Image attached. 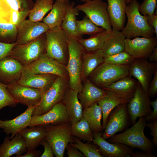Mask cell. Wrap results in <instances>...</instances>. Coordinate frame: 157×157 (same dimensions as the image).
<instances>
[{
    "instance_id": "cell-39",
    "label": "cell",
    "mask_w": 157,
    "mask_h": 157,
    "mask_svg": "<svg viewBox=\"0 0 157 157\" xmlns=\"http://www.w3.org/2000/svg\"><path fill=\"white\" fill-rule=\"evenodd\" d=\"M17 27L11 24L0 23V42L12 44L15 43Z\"/></svg>"
},
{
    "instance_id": "cell-32",
    "label": "cell",
    "mask_w": 157,
    "mask_h": 157,
    "mask_svg": "<svg viewBox=\"0 0 157 157\" xmlns=\"http://www.w3.org/2000/svg\"><path fill=\"white\" fill-rule=\"evenodd\" d=\"M75 5L74 2L68 4L65 15L60 26L70 38L77 39L82 37L78 32L76 24V16L79 11Z\"/></svg>"
},
{
    "instance_id": "cell-29",
    "label": "cell",
    "mask_w": 157,
    "mask_h": 157,
    "mask_svg": "<svg viewBox=\"0 0 157 157\" xmlns=\"http://www.w3.org/2000/svg\"><path fill=\"white\" fill-rule=\"evenodd\" d=\"M104 61V58L101 49L88 53L85 52L82 56L81 75L82 82L88 79L90 74Z\"/></svg>"
},
{
    "instance_id": "cell-50",
    "label": "cell",
    "mask_w": 157,
    "mask_h": 157,
    "mask_svg": "<svg viewBox=\"0 0 157 157\" xmlns=\"http://www.w3.org/2000/svg\"><path fill=\"white\" fill-rule=\"evenodd\" d=\"M147 22L154 29L156 36L157 37V14H154L151 15H146Z\"/></svg>"
},
{
    "instance_id": "cell-12",
    "label": "cell",
    "mask_w": 157,
    "mask_h": 157,
    "mask_svg": "<svg viewBox=\"0 0 157 157\" xmlns=\"http://www.w3.org/2000/svg\"><path fill=\"white\" fill-rule=\"evenodd\" d=\"M150 97L148 92L143 90L140 83L138 85L132 98L127 104V109L133 124L138 118L149 116L152 110Z\"/></svg>"
},
{
    "instance_id": "cell-41",
    "label": "cell",
    "mask_w": 157,
    "mask_h": 157,
    "mask_svg": "<svg viewBox=\"0 0 157 157\" xmlns=\"http://www.w3.org/2000/svg\"><path fill=\"white\" fill-rule=\"evenodd\" d=\"M135 58L124 50L104 58V62L117 65L130 64Z\"/></svg>"
},
{
    "instance_id": "cell-45",
    "label": "cell",
    "mask_w": 157,
    "mask_h": 157,
    "mask_svg": "<svg viewBox=\"0 0 157 157\" xmlns=\"http://www.w3.org/2000/svg\"><path fill=\"white\" fill-rule=\"evenodd\" d=\"M148 93L149 97H155L157 94V69L150 83Z\"/></svg>"
},
{
    "instance_id": "cell-8",
    "label": "cell",
    "mask_w": 157,
    "mask_h": 157,
    "mask_svg": "<svg viewBox=\"0 0 157 157\" xmlns=\"http://www.w3.org/2000/svg\"><path fill=\"white\" fill-rule=\"evenodd\" d=\"M68 83L69 80L58 76L43 94L40 102L33 110L32 116L43 114L55 105L62 102L65 92L69 87Z\"/></svg>"
},
{
    "instance_id": "cell-23",
    "label": "cell",
    "mask_w": 157,
    "mask_h": 157,
    "mask_svg": "<svg viewBox=\"0 0 157 157\" xmlns=\"http://www.w3.org/2000/svg\"><path fill=\"white\" fill-rule=\"evenodd\" d=\"M78 91L68 87L62 101L65 107L71 124L78 122L83 117V108L78 98Z\"/></svg>"
},
{
    "instance_id": "cell-40",
    "label": "cell",
    "mask_w": 157,
    "mask_h": 157,
    "mask_svg": "<svg viewBox=\"0 0 157 157\" xmlns=\"http://www.w3.org/2000/svg\"><path fill=\"white\" fill-rule=\"evenodd\" d=\"M73 138L74 142L69 144L77 148L85 157H103L99 153L96 145L83 143L73 136Z\"/></svg>"
},
{
    "instance_id": "cell-6",
    "label": "cell",
    "mask_w": 157,
    "mask_h": 157,
    "mask_svg": "<svg viewBox=\"0 0 157 157\" xmlns=\"http://www.w3.org/2000/svg\"><path fill=\"white\" fill-rule=\"evenodd\" d=\"M46 46L45 33L28 43L17 44L8 56L16 59L24 66L27 65L37 60L45 53Z\"/></svg>"
},
{
    "instance_id": "cell-46",
    "label": "cell",
    "mask_w": 157,
    "mask_h": 157,
    "mask_svg": "<svg viewBox=\"0 0 157 157\" xmlns=\"http://www.w3.org/2000/svg\"><path fill=\"white\" fill-rule=\"evenodd\" d=\"M40 145H42L44 149V151L41 155L40 157H53L54 155L51 146L48 142L44 139L41 142Z\"/></svg>"
},
{
    "instance_id": "cell-11",
    "label": "cell",
    "mask_w": 157,
    "mask_h": 157,
    "mask_svg": "<svg viewBox=\"0 0 157 157\" xmlns=\"http://www.w3.org/2000/svg\"><path fill=\"white\" fill-rule=\"evenodd\" d=\"M127 104L117 106L109 114L104 132L101 134L102 137L104 139L110 138L117 132L122 131L128 126L130 116L127 109Z\"/></svg>"
},
{
    "instance_id": "cell-1",
    "label": "cell",
    "mask_w": 157,
    "mask_h": 157,
    "mask_svg": "<svg viewBox=\"0 0 157 157\" xmlns=\"http://www.w3.org/2000/svg\"><path fill=\"white\" fill-rule=\"evenodd\" d=\"M140 4L136 0H132L127 5L126 14V25L121 31L126 38L133 39L139 36L150 38L155 34L153 28L148 23L146 15L139 11Z\"/></svg>"
},
{
    "instance_id": "cell-47",
    "label": "cell",
    "mask_w": 157,
    "mask_h": 157,
    "mask_svg": "<svg viewBox=\"0 0 157 157\" xmlns=\"http://www.w3.org/2000/svg\"><path fill=\"white\" fill-rule=\"evenodd\" d=\"M66 149L67 154L68 157H85L84 154L77 148L69 143Z\"/></svg>"
},
{
    "instance_id": "cell-15",
    "label": "cell",
    "mask_w": 157,
    "mask_h": 157,
    "mask_svg": "<svg viewBox=\"0 0 157 157\" xmlns=\"http://www.w3.org/2000/svg\"><path fill=\"white\" fill-rule=\"evenodd\" d=\"M125 50L135 59H147L157 45V37H137L133 39L126 38Z\"/></svg>"
},
{
    "instance_id": "cell-17",
    "label": "cell",
    "mask_w": 157,
    "mask_h": 157,
    "mask_svg": "<svg viewBox=\"0 0 157 157\" xmlns=\"http://www.w3.org/2000/svg\"><path fill=\"white\" fill-rule=\"evenodd\" d=\"M69 122V119L65 107L61 102L43 114L32 116L29 126L55 125Z\"/></svg>"
},
{
    "instance_id": "cell-18",
    "label": "cell",
    "mask_w": 157,
    "mask_h": 157,
    "mask_svg": "<svg viewBox=\"0 0 157 157\" xmlns=\"http://www.w3.org/2000/svg\"><path fill=\"white\" fill-rule=\"evenodd\" d=\"M93 143L97 146L103 157H130L133 153L132 148L119 143H110L101 136V132H93Z\"/></svg>"
},
{
    "instance_id": "cell-35",
    "label": "cell",
    "mask_w": 157,
    "mask_h": 157,
    "mask_svg": "<svg viewBox=\"0 0 157 157\" xmlns=\"http://www.w3.org/2000/svg\"><path fill=\"white\" fill-rule=\"evenodd\" d=\"M83 117L88 123L93 132H101L103 130L101 120L102 117L101 109L96 103L83 108Z\"/></svg>"
},
{
    "instance_id": "cell-51",
    "label": "cell",
    "mask_w": 157,
    "mask_h": 157,
    "mask_svg": "<svg viewBox=\"0 0 157 157\" xmlns=\"http://www.w3.org/2000/svg\"><path fill=\"white\" fill-rule=\"evenodd\" d=\"M41 153L35 149L28 150L27 152L25 154L22 155L19 157H37L41 156Z\"/></svg>"
},
{
    "instance_id": "cell-44",
    "label": "cell",
    "mask_w": 157,
    "mask_h": 157,
    "mask_svg": "<svg viewBox=\"0 0 157 157\" xmlns=\"http://www.w3.org/2000/svg\"><path fill=\"white\" fill-rule=\"evenodd\" d=\"M16 43L7 44L0 42V60L8 56Z\"/></svg>"
},
{
    "instance_id": "cell-55",
    "label": "cell",
    "mask_w": 157,
    "mask_h": 157,
    "mask_svg": "<svg viewBox=\"0 0 157 157\" xmlns=\"http://www.w3.org/2000/svg\"><path fill=\"white\" fill-rule=\"evenodd\" d=\"M131 1L132 0H126V4L127 5L129 4Z\"/></svg>"
},
{
    "instance_id": "cell-48",
    "label": "cell",
    "mask_w": 157,
    "mask_h": 157,
    "mask_svg": "<svg viewBox=\"0 0 157 157\" xmlns=\"http://www.w3.org/2000/svg\"><path fill=\"white\" fill-rule=\"evenodd\" d=\"M147 126L150 129L151 135L153 137L152 141L155 147L157 145V121L149 122Z\"/></svg>"
},
{
    "instance_id": "cell-14",
    "label": "cell",
    "mask_w": 157,
    "mask_h": 157,
    "mask_svg": "<svg viewBox=\"0 0 157 157\" xmlns=\"http://www.w3.org/2000/svg\"><path fill=\"white\" fill-rule=\"evenodd\" d=\"M2 0L9 24L17 27L28 15L34 3L32 0Z\"/></svg>"
},
{
    "instance_id": "cell-3",
    "label": "cell",
    "mask_w": 157,
    "mask_h": 157,
    "mask_svg": "<svg viewBox=\"0 0 157 157\" xmlns=\"http://www.w3.org/2000/svg\"><path fill=\"white\" fill-rule=\"evenodd\" d=\"M45 34V55L66 66L69 57L68 43L70 37L60 26L49 29Z\"/></svg>"
},
{
    "instance_id": "cell-28",
    "label": "cell",
    "mask_w": 157,
    "mask_h": 157,
    "mask_svg": "<svg viewBox=\"0 0 157 157\" xmlns=\"http://www.w3.org/2000/svg\"><path fill=\"white\" fill-rule=\"evenodd\" d=\"M106 90L107 91L106 95L97 102L102 111L103 119L102 126L103 130L105 128L108 116L111 111L117 106L128 103L127 100L114 92Z\"/></svg>"
},
{
    "instance_id": "cell-33",
    "label": "cell",
    "mask_w": 157,
    "mask_h": 157,
    "mask_svg": "<svg viewBox=\"0 0 157 157\" xmlns=\"http://www.w3.org/2000/svg\"><path fill=\"white\" fill-rule=\"evenodd\" d=\"M69 4L56 0L49 13L43 19V22L49 29L60 26Z\"/></svg>"
},
{
    "instance_id": "cell-43",
    "label": "cell",
    "mask_w": 157,
    "mask_h": 157,
    "mask_svg": "<svg viewBox=\"0 0 157 157\" xmlns=\"http://www.w3.org/2000/svg\"><path fill=\"white\" fill-rule=\"evenodd\" d=\"M156 4L157 0H144L139 6V11L143 15H151L154 13Z\"/></svg>"
},
{
    "instance_id": "cell-22",
    "label": "cell",
    "mask_w": 157,
    "mask_h": 157,
    "mask_svg": "<svg viewBox=\"0 0 157 157\" xmlns=\"http://www.w3.org/2000/svg\"><path fill=\"white\" fill-rule=\"evenodd\" d=\"M35 106H29L23 113L13 119L9 120L0 119V128L7 135L11 134L10 139L13 138L24 129L29 126L32 113Z\"/></svg>"
},
{
    "instance_id": "cell-25",
    "label": "cell",
    "mask_w": 157,
    "mask_h": 157,
    "mask_svg": "<svg viewBox=\"0 0 157 157\" xmlns=\"http://www.w3.org/2000/svg\"><path fill=\"white\" fill-rule=\"evenodd\" d=\"M81 91L78 97L83 108L88 107L96 103L107 93L106 90L99 88L88 79L84 82Z\"/></svg>"
},
{
    "instance_id": "cell-4",
    "label": "cell",
    "mask_w": 157,
    "mask_h": 157,
    "mask_svg": "<svg viewBox=\"0 0 157 157\" xmlns=\"http://www.w3.org/2000/svg\"><path fill=\"white\" fill-rule=\"evenodd\" d=\"M130 64L117 65L104 62L90 75L88 79L97 87L103 89L129 75Z\"/></svg>"
},
{
    "instance_id": "cell-16",
    "label": "cell",
    "mask_w": 157,
    "mask_h": 157,
    "mask_svg": "<svg viewBox=\"0 0 157 157\" xmlns=\"http://www.w3.org/2000/svg\"><path fill=\"white\" fill-rule=\"evenodd\" d=\"M7 88L10 95L18 104L28 107L37 106L43 94L38 89L17 83L7 85Z\"/></svg>"
},
{
    "instance_id": "cell-42",
    "label": "cell",
    "mask_w": 157,
    "mask_h": 157,
    "mask_svg": "<svg viewBox=\"0 0 157 157\" xmlns=\"http://www.w3.org/2000/svg\"><path fill=\"white\" fill-rule=\"evenodd\" d=\"M7 87L0 82V110L7 106L15 107L18 104L10 95Z\"/></svg>"
},
{
    "instance_id": "cell-30",
    "label": "cell",
    "mask_w": 157,
    "mask_h": 157,
    "mask_svg": "<svg viewBox=\"0 0 157 157\" xmlns=\"http://www.w3.org/2000/svg\"><path fill=\"white\" fill-rule=\"evenodd\" d=\"M30 127L24 129L18 133L23 138L27 151L35 149L40 145L47 134L44 126Z\"/></svg>"
},
{
    "instance_id": "cell-10",
    "label": "cell",
    "mask_w": 157,
    "mask_h": 157,
    "mask_svg": "<svg viewBox=\"0 0 157 157\" xmlns=\"http://www.w3.org/2000/svg\"><path fill=\"white\" fill-rule=\"evenodd\" d=\"M23 69L35 74H51L69 80L66 66L57 60L47 56L45 53L38 59Z\"/></svg>"
},
{
    "instance_id": "cell-52",
    "label": "cell",
    "mask_w": 157,
    "mask_h": 157,
    "mask_svg": "<svg viewBox=\"0 0 157 157\" xmlns=\"http://www.w3.org/2000/svg\"><path fill=\"white\" fill-rule=\"evenodd\" d=\"M130 157H155V156L151 152L144 151L133 152L130 155Z\"/></svg>"
},
{
    "instance_id": "cell-19",
    "label": "cell",
    "mask_w": 157,
    "mask_h": 157,
    "mask_svg": "<svg viewBox=\"0 0 157 157\" xmlns=\"http://www.w3.org/2000/svg\"><path fill=\"white\" fill-rule=\"evenodd\" d=\"M49 29L44 22H34L25 19L17 27L16 43L26 44L36 39Z\"/></svg>"
},
{
    "instance_id": "cell-13",
    "label": "cell",
    "mask_w": 157,
    "mask_h": 157,
    "mask_svg": "<svg viewBox=\"0 0 157 157\" xmlns=\"http://www.w3.org/2000/svg\"><path fill=\"white\" fill-rule=\"evenodd\" d=\"M157 69L156 62H151L146 59H135L130 64L129 75L136 78L143 90L148 93L152 76Z\"/></svg>"
},
{
    "instance_id": "cell-24",
    "label": "cell",
    "mask_w": 157,
    "mask_h": 157,
    "mask_svg": "<svg viewBox=\"0 0 157 157\" xmlns=\"http://www.w3.org/2000/svg\"><path fill=\"white\" fill-rule=\"evenodd\" d=\"M126 0H107V11L112 30L121 31L126 19Z\"/></svg>"
},
{
    "instance_id": "cell-7",
    "label": "cell",
    "mask_w": 157,
    "mask_h": 157,
    "mask_svg": "<svg viewBox=\"0 0 157 157\" xmlns=\"http://www.w3.org/2000/svg\"><path fill=\"white\" fill-rule=\"evenodd\" d=\"M70 125L69 122L57 125L48 124L44 126L47 133L44 139L51 144L53 155L56 157H63L68 144L74 142Z\"/></svg>"
},
{
    "instance_id": "cell-56",
    "label": "cell",
    "mask_w": 157,
    "mask_h": 157,
    "mask_svg": "<svg viewBox=\"0 0 157 157\" xmlns=\"http://www.w3.org/2000/svg\"><path fill=\"white\" fill-rule=\"evenodd\" d=\"M80 1H81V2H83L84 3H85L88 1H89L90 0H80Z\"/></svg>"
},
{
    "instance_id": "cell-20",
    "label": "cell",
    "mask_w": 157,
    "mask_h": 157,
    "mask_svg": "<svg viewBox=\"0 0 157 157\" xmlns=\"http://www.w3.org/2000/svg\"><path fill=\"white\" fill-rule=\"evenodd\" d=\"M24 65L16 59L7 56L0 60V82L7 85L17 83Z\"/></svg>"
},
{
    "instance_id": "cell-34",
    "label": "cell",
    "mask_w": 157,
    "mask_h": 157,
    "mask_svg": "<svg viewBox=\"0 0 157 157\" xmlns=\"http://www.w3.org/2000/svg\"><path fill=\"white\" fill-rule=\"evenodd\" d=\"M112 30L103 31L91 35L87 39L80 37L76 39L85 51L88 52L95 51L102 49L107 38L111 35Z\"/></svg>"
},
{
    "instance_id": "cell-38",
    "label": "cell",
    "mask_w": 157,
    "mask_h": 157,
    "mask_svg": "<svg viewBox=\"0 0 157 157\" xmlns=\"http://www.w3.org/2000/svg\"><path fill=\"white\" fill-rule=\"evenodd\" d=\"M76 24L77 30L81 36L85 35H92L105 30L94 23L87 16L81 20H77Z\"/></svg>"
},
{
    "instance_id": "cell-9",
    "label": "cell",
    "mask_w": 157,
    "mask_h": 157,
    "mask_svg": "<svg viewBox=\"0 0 157 157\" xmlns=\"http://www.w3.org/2000/svg\"><path fill=\"white\" fill-rule=\"evenodd\" d=\"M108 4L103 0H91L76 7L98 26L108 31L112 30L107 11Z\"/></svg>"
},
{
    "instance_id": "cell-27",
    "label": "cell",
    "mask_w": 157,
    "mask_h": 157,
    "mask_svg": "<svg viewBox=\"0 0 157 157\" xmlns=\"http://www.w3.org/2000/svg\"><path fill=\"white\" fill-rule=\"evenodd\" d=\"M27 151L22 137L18 134L10 139L8 136L0 145V157H19Z\"/></svg>"
},
{
    "instance_id": "cell-2",
    "label": "cell",
    "mask_w": 157,
    "mask_h": 157,
    "mask_svg": "<svg viewBox=\"0 0 157 157\" xmlns=\"http://www.w3.org/2000/svg\"><path fill=\"white\" fill-rule=\"evenodd\" d=\"M146 122L145 117H139L138 122L131 127L122 133L113 135L109 138L108 142L121 143L132 148H137L143 151L152 152L154 146L153 141L144 134L147 126Z\"/></svg>"
},
{
    "instance_id": "cell-26",
    "label": "cell",
    "mask_w": 157,
    "mask_h": 157,
    "mask_svg": "<svg viewBox=\"0 0 157 157\" xmlns=\"http://www.w3.org/2000/svg\"><path fill=\"white\" fill-rule=\"evenodd\" d=\"M138 82L129 75L103 89L112 91L129 102L133 97Z\"/></svg>"
},
{
    "instance_id": "cell-31",
    "label": "cell",
    "mask_w": 157,
    "mask_h": 157,
    "mask_svg": "<svg viewBox=\"0 0 157 157\" xmlns=\"http://www.w3.org/2000/svg\"><path fill=\"white\" fill-rule=\"evenodd\" d=\"M126 38L121 31L112 30L101 49L104 58L124 51Z\"/></svg>"
},
{
    "instance_id": "cell-21",
    "label": "cell",
    "mask_w": 157,
    "mask_h": 157,
    "mask_svg": "<svg viewBox=\"0 0 157 157\" xmlns=\"http://www.w3.org/2000/svg\"><path fill=\"white\" fill-rule=\"evenodd\" d=\"M57 75L51 74H35L23 69L18 84L38 89L43 94L53 83Z\"/></svg>"
},
{
    "instance_id": "cell-5",
    "label": "cell",
    "mask_w": 157,
    "mask_h": 157,
    "mask_svg": "<svg viewBox=\"0 0 157 157\" xmlns=\"http://www.w3.org/2000/svg\"><path fill=\"white\" fill-rule=\"evenodd\" d=\"M85 50L77 39L70 38L68 43L69 57L66 68L69 75V87L77 90H82L83 85L81 79L82 56Z\"/></svg>"
},
{
    "instance_id": "cell-49",
    "label": "cell",
    "mask_w": 157,
    "mask_h": 157,
    "mask_svg": "<svg viewBox=\"0 0 157 157\" xmlns=\"http://www.w3.org/2000/svg\"><path fill=\"white\" fill-rule=\"evenodd\" d=\"M150 104L153 108L151 114L145 117L147 122H154L157 121V99L154 101H150Z\"/></svg>"
},
{
    "instance_id": "cell-37",
    "label": "cell",
    "mask_w": 157,
    "mask_h": 157,
    "mask_svg": "<svg viewBox=\"0 0 157 157\" xmlns=\"http://www.w3.org/2000/svg\"><path fill=\"white\" fill-rule=\"evenodd\" d=\"M54 0H36L29 14V19L34 22L42 20L46 14L51 9Z\"/></svg>"
},
{
    "instance_id": "cell-36",
    "label": "cell",
    "mask_w": 157,
    "mask_h": 157,
    "mask_svg": "<svg viewBox=\"0 0 157 157\" xmlns=\"http://www.w3.org/2000/svg\"><path fill=\"white\" fill-rule=\"evenodd\" d=\"M70 131L72 135L85 141H92L93 132L86 120L83 117L78 122L71 124Z\"/></svg>"
},
{
    "instance_id": "cell-54",
    "label": "cell",
    "mask_w": 157,
    "mask_h": 157,
    "mask_svg": "<svg viewBox=\"0 0 157 157\" xmlns=\"http://www.w3.org/2000/svg\"><path fill=\"white\" fill-rule=\"evenodd\" d=\"M60 1H62L63 2L67 3H70V1L69 0H58Z\"/></svg>"
},
{
    "instance_id": "cell-53",
    "label": "cell",
    "mask_w": 157,
    "mask_h": 157,
    "mask_svg": "<svg viewBox=\"0 0 157 157\" xmlns=\"http://www.w3.org/2000/svg\"><path fill=\"white\" fill-rule=\"evenodd\" d=\"M150 62H157V47L153 49L148 58Z\"/></svg>"
}]
</instances>
